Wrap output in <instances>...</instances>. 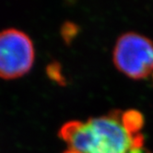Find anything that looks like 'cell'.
Here are the masks:
<instances>
[{
	"instance_id": "obj_1",
	"label": "cell",
	"mask_w": 153,
	"mask_h": 153,
	"mask_svg": "<svg viewBox=\"0 0 153 153\" xmlns=\"http://www.w3.org/2000/svg\"><path fill=\"white\" fill-rule=\"evenodd\" d=\"M143 117L137 111H114L87 121H69L59 137L79 153H142L139 130Z\"/></svg>"
},
{
	"instance_id": "obj_2",
	"label": "cell",
	"mask_w": 153,
	"mask_h": 153,
	"mask_svg": "<svg viewBox=\"0 0 153 153\" xmlns=\"http://www.w3.org/2000/svg\"><path fill=\"white\" fill-rule=\"evenodd\" d=\"M114 62L119 71L131 79L146 78L153 72V42L137 32H126L115 43Z\"/></svg>"
},
{
	"instance_id": "obj_3",
	"label": "cell",
	"mask_w": 153,
	"mask_h": 153,
	"mask_svg": "<svg viewBox=\"0 0 153 153\" xmlns=\"http://www.w3.org/2000/svg\"><path fill=\"white\" fill-rule=\"evenodd\" d=\"M30 38L17 29L0 31V78L13 79L27 74L34 62Z\"/></svg>"
},
{
	"instance_id": "obj_4",
	"label": "cell",
	"mask_w": 153,
	"mask_h": 153,
	"mask_svg": "<svg viewBox=\"0 0 153 153\" xmlns=\"http://www.w3.org/2000/svg\"><path fill=\"white\" fill-rule=\"evenodd\" d=\"M78 31V29L75 27L74 24L72 23H67L65 24L63 29H62V32H63V37L65 38V41H68V39L72 38L75 36L76 32Z\"/></svg>"
},
{
	"instance_id": "obj_5",
	"label": "cell",
	"mask_w": 153,
	"mask_h": 153,
	"mask_svg": "<svg viewBox=\"0 0 153 153\" xmlns=\"http://www.w3.org/2000/svg\"><path fill=\"white\" fill-rule=\"evenodd\" d=\"M63 153H79V152L76 151V150H74V149H68V150H65V151L63 152Z\"/></svg>"
}]
</instances>
